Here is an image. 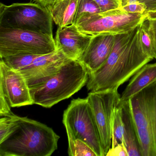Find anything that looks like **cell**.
<instances>
[{"label":"cell","instance_id":"14","mask_svg":"<svg viewBox=\"0 0 156 156\" xmlns=\"http://www.w3.org/2000/svg\"><path fill=\"white\" fill-rule=\"evenodd\" d=\"M156 81V62L143 66L131 77L122 94L119 104L128 101L135 95Z\"/></svg>","mask_w":156,"mask_h":156},{"label":"cell","instance_id":"13","mask_svg":"<svg viewBox=\"0 0 156 156\" xmlns=\"http://www.w3.org/2000/svg\"><path fill=\"white\" fill-rule=\"evenodd\" d=\"M92 35L81 32L75 24L58 27L55 40L57 49L68 59L79 60L87 48Z\"/></svg>","mask_w":156,"mask_h":156},{"label":"cell","instance_id":"19","mask_svg":"<svg viewBox=\"0 0 156 156\" xmlns=\"http://www.w3.org/2000/svg\"><path fill=\"white\" fill-rule=\"evenodd\" d=\"M151 129L156 145V81L146 87Z\"/></svg>","mask_w":156,"mask_h":156},{"label":"cell","instance_id":"27","mask_svg":"<svg viewBox=\"0 0 156 156\" xmlns=\"http://www.w3.org/2000/svg\"><path fill=\"white\" fill-rule=\"evenodd\" d=\"M150 30L153 38V56L156 59V20L147 17Z\"/></svg>","mask_w":156,"mask_h":156},{"label":"cell","instance_id":"18","mask_svg":"<svg viewBox=\"0 0 156 156\" xmlns=\"http://www.w3.org/2000/svg\"><path fill=\"white\" fill-rule=\"evenodd\" d=\"M68 153L71 156H97L94 150L84 141L67 136Z\"/></svg>","mask_w":156,"mask_h":156},{"label":"cell","instance_id":"15","mask_svg":"<svg viewBox=\"0 0 156 156\" xmlns=\"http://www.w3.org/2000/svg\"><path fill=\"white\" fill-rule=\"evenodd\" d=\"M79 0H60L46 7L53 21L59 28L75 24Z\"/></svg>","mask_w":156,"mask_h":156},{"label":"cell","instance_id":"22","mask_svg":"<svg viewBox=\"0 0 156 156\" xmlns=\"http://www.w3.org/2000/svg\"><path fill=\"white\" fill-rule=\"evenodd\" d=\"M18 116L13 115L1 116L0 118V142L3 141L12 131L17 121Z\"/></svg>","mask_w":156,"mask_h":156},{"label":"cell","instance_id":"23","mask_svg":"<svg viewBox=\"0 0 156 156\" xmlns=\"http://www.w3.org/2000/svg\"><path fill=\"white\" fill-rule=\"evenodd\" d=\"M120 8L124 5L131 2H137L142 4L146 10L147 17L156 15V0H119Z\"/></svg>","mask_w":156,"mask_h":156},{"label":"cell","instance_id":"21","mask_svg":"<svg viewBox=\"0 0 156 156\" xmlns=\"http://www.w3.org/2000/svg\"><path fill=\"white\" fill-rule=\"evenodd\" d=\"M100 12H102V10L100 7L94 0H79L76 15L75 22L83 14H94Z\"/></svg>","mask_w":156,"mask_h":156},{"label":"cell","instance_id":"6","mask_svg":"<svg viewBox=\"0 0 156 156\" xmlns=\"http://www.w3.org/2000/svg\"><path fill=\"white\" fill-rule=\"evenodd\" d=\"M56 50L51 35L0 27V58L20 55H46Z\"/></svg>","mask_w":156,"mask_h":156},{"label":"cell","instance_id":"12","mask_svg":"<svg viewBox=\"0 0 156 156\" xmlns=\"http://www.w3.org/2000/svg\"><path fill=\"white\" fill-rule=\"evenodd\" d=\"M115 34L102 33L92 36L80 61L88 74L96 72L108 59L115 44Z\"/></svg>","mask_w":156,"mask_h":156},{"label":"cell","instance_id":"5","mask_svg":"<svg viewBox=\"0 0 156 156\" xmlns=\"http://www.w3.org/2000/svg\"><path fill=\"white\" fill-rule=\"evenodd\" d=\"M63 123L67 136L87 143L97 156H105L98 128L87 98L71 101L64 111Z\"/></svg>","mask_w":156,"mask_h":156},{"label":"cell","instance_id":"26","mask_svg":"<svg viewBox=\"0 0 156 156\" xmlns=\"http://www.w3.org/2000/svg\"><path fill=\"white\" fill-rule=\"evenodd\" d=\"M106 156H128L127 150L124 142L119 143L116 146L111 147Z\"/></svg>","mask_w":156,"mask_h":156},{"label":"cell","instance_id":"24","mask_svg":"<svg viewBox=\"0 0 156 156\" xmlns=\"http://www.w3.org/2000/svg\"><path fill=\"white\" fill-rule=\"evenodd\" d=\"M100 7L102 12L120 9L119 0H94Z\"/></svg>","mask_w":156,"mask_h":156},{"label":"cell","instance_id":"4","mask_svg":"<svg viewBox=\"0 0 156 156\" xmlns=\"http://www.w3.org/2000/svg\"><path fill=\"white\" fill-rule=\"evenodd\" d=\"M51 16L38 3L0 4V27L36 32L53 36Z\"/></svg>","mask_w":156,"mask_h":156},{"label":"cell","instance_id":"1","mask_svg":"<svg viewBox=\"0 0 156 156\" xmlns=\"http://www.w3.org/2000/svg\"><path fill=\"white\" fill-rule=\"evenodd\" d=\"M140 24L129 31L115 34V44L108 59L99 69L89 74L86 85L88 91L118 90L143 66L153 60L141 45Z\"/></svg>","mask_w":156,"mask_h":156},{"label":"cell","instance_id":"3","mask_svg":"<svg viewBox=\"0 0 156 156\" xmlns=\"http://www.w3.org/2000/svg\"><path fill=\"white\" fill-rule=\"evenodd\" d=\"M89 74L78 60H68L54 74L30 86L34 104L51 108L87 84Z\"/></svg>","mask_w":156,"mask_h":156},{"label":"cell","instance_id":"9","mask_svg":"<svg viewBox=\"0 0 156 156\" xmlns=\"http://www.w3.org/2000/svg\"><path fill=\"white\" fill-rule=\"evenodd\" d=\"M120 96L118 90L108 89L90 92L87 97L98 128L105 156L112 145L114 110L119 103Z\"/></svg>","mask_w":156,"mask_h":156},{"label":"cell","instance_id":"7","mask_svg":"<svg viewBox=\"0 0 156 156\" xmlns=\"http://www.w3.org/2000/svg\"><path fill=\"white\" fill-rule=\"evenodd\" d=\"M147 16L130 13L121 9L81 16L75 24L81 32L87 35L114 34L129 31L139 25Z\"/></svg>","mask_w":156,"mask_h":156},{"label":"cell","instance_id":"10","mask_svg":"<svg viewBox=\"0 0 156 156\" xmlns=\"http://www.w3.org/2000/svg\"><path fill=\"white\" fill-rule=\"evenodd\" d=\"M130 113L142 156H156V145L150 120L146 88L129 100Z\"/></svg>","mask_w":156,"mask_h":156},{"label":"cell","instance_id":"17","mask_svg":"<svg viewBox=\"0 0 156 156\" xmlns=\"http://www.w3.org/2000/svg\"><path fill=\"white\" fill-rule=\"evenodd\" d=\"M124 126L122 117V107L118 105L115 108L112 122V138L111 147L124 142Z\"/></svg>","mask_w":156,"mask_h":156},{"label":"cell","instance_id":"2","mask_svg":"<svg viewBox=\"0 0 156 156\" xmlns=\"http://www.w3.org/2000/svg\"><path fill=\"white\" fill-rule=\"evenodd\" d=\"M59 139L45 124L18 116L13 130L0 142V156H50Z\"/></svg>","mask_w":156,"mask_h":156},{"label":"cell","instance_id":"20","mask_svg":"<svg viewBox=\"0 0 156 156\" xmlns=\"http://www.w3.org/2000/svg\"><path fill=\"white\" fill-rule=\"evenodd\" d=\"M140 38L145 51L154 59L153 56V38L147 18L140 25Z\"/></svg>","mask_w":156,"mask_h":156},{"label":"cell","instance_id":"28","mask_svg":"<svg viewBox=\"0 0 156 156\" xmlns=\"http://www.w3.org/2000/svg\"><path fill=\"white\" fill-rule=\"evenodd\" d=\"M59 1L60 0H34V1L36 3H39L46 8L48 6L52 5Z\"/></svg>","mask_w":156,"mask_h":156},{"label":"cell","instance_id":"8","mask_svg":"<svg viewBox=\"0 0 156 156\" xmlns=\"http://www.w3.org/2000/svg\"><path fill=\"white\" fill-rule=\"evenodd\" d=\"M70 59L62 52L56 51L46 55H20L5 58L8 66L20 71L29 86L57 73Z\"/></svg>","mask_w":156,"mask_h":156},{"label":"cell","instance_id":"25","mask_svg":"<svg viewBox=\"0 0 156 156\" xmlns=\"http://www.w3.org/2000/svg\"><path fill=\"white\" fill-rule=\"evenodd\" d=\"M122 10L130 13H138L146 15V10L144 6L137 2L127 3L120 8Z\"/></svg>","mask_w":156,"mask_h":156},{"label":"cell","instance_id":"11","mask_svg":"<svg viewBox=\"0 0 156 156\" xmlns=\"http://www.w3.org/2000/svg\"><path fill=\"white\" fill-rule=\"evenodd\" d=\"M0 88L11 107L34 105L27 80L20 71L0 61Z\"/></svg>","mask_w":156,"mask_h":156},{"label":"cell","instance_id":"16","mask_svg":"<svg viewBox=\"0 0 156 156\" xmlns=\"http://www.w3.org/2000/svg\"><path fill=\"white\" fill-rule=\"evenodd\" d=\"M124 122V142L128 156H142L136 132L130 113L129 100L121 104Z\"/></svg>","mask_w":156,"mask_h":156}]
</instances>
